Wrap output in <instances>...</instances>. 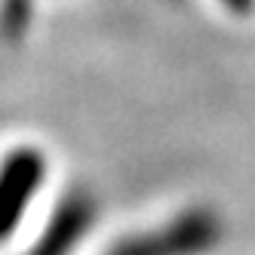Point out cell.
I'll list each match as a JSON object with an SVG mask.
<instances>
[{
	"instance_id": "obj_3",
	"label": "cell",
	"mask_w": 255,
	"mask_h": 255,
	"mask_svg": "<svg viewBox=\"0 0 255 255\" xmlns=\"http://www.w3.org/2000/svg\"><path fill=\"white\" fill-rule=\"evenodd\" d=\"M93 218H96V203L93 200L86 194H80V191L68 194L59 203V209L52 212L46 231L40 234V240L25 255H71V249L83 240L86 228L93 225Z\"/></svg>"
},
{
	"instance_id": "obj_2",
	"label": "cell",
	"mask_w": 255,
	"mask_h": 255,
	"mask_svg": "<svg viewBox=\"0 0 255 255\" xmlns=\"http://www.w3.org/2000/svg\"><path fill=\"white\" fill-rule=\"evenodd\" d=\"M46 157L37 148H15L0 163V243L25 218L34 194L43 188Z\"/></svg>"
},
{
	"instance_id": "obj_1",
	"label": "cell",
	"mask_w": 255,
	"mask_h": 255,
	"mask_svg": "<svg viewBox=\"0 0 255 255\" xmlns=\"http://www.w3.org/2000/svg\"><path fill=\"white\" fill-rule=\"evenodd\" d=\"M225 225L212 209H188L144 234L123 237L108 255H206L222 243Z\"/></svg>"
}]
</instances>
